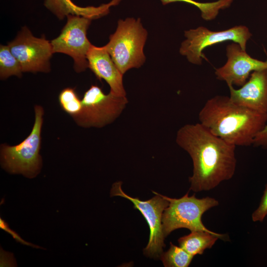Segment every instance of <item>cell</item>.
<instances>
[{"mask_svg":"<svg viewBox=\"0 0 267 267\" xmlns=\"http://www.w3.org/2000/svg\"><path fill=\"white\" fill-rule=\"evenodd\" d=\"M160 259L165 267H187L194 256L188 253L180 246L170 242V247L166 252L162 253Z\"/></svg>","mask_w":267,"mask_h":267,"instance_id":"18","label":"cell"},{"mask_svg":"<svg viewBox=\"0 0 267 267\" xmlns=\"http://www.w3.org/2000/svg\"><path fill=\"white\" fill-rule=\"evenodd\" d=\"M147 32L140 18H127L118 22L116 31L104 47L121 73L141 67L145 61L143 48Z\"/></svg>","mask_w":267,"mask_h":267,"instance_id":"4","label":"cell"},{"mask_svg":"<svg viewBox=\"0 0 267 267\" xmlns=\"http://www.w3.org/2000/svg\"><path fill=\"white\" fill-rule=\"evenodd\" d=\"M0 228L10 234L12 235L13 238L15 239L17 242H20L23 244L32 246L33 247H35L37 248H41V247L38 246L37 245H34L31 243L25 241L23 240L15 231L12 230L9 228L7 223L1 218H0Z\"/></svg>","mask_w":267,"mask_h":267,"instance_id":"21","label":"cell"},{"mask_svg":"<svg viewBox=\"0 0 267 267\" xmlns=\"http://www.w3.org/2000/svg\"><path fill=\"white\" fill-rule=\"evenodd\" d=\"M88 68L100 80L103 79L110 87V92L118 96H126L123 77L104 46L91 45L87 54Z\"/></svg>","mask_w":267,"mask_h":267,"instance_id":"13","label":"cell"},{"mask_svg":"<svg viewBox=\"0 0 267 267\" xmlns=\"http://www.w3.org/2000/svg\"><path fill=\"white\" fill-rule=\"evenodd\" d=\"M8 45L19 62L23 72L50 71V59L53 52L51 42L44 36L36 37L24 26Z\"/></svg>","mask_w":267,"mask_h":267,"instance_id":"10","label":"cell"},{"mask_svg":"<svg viewBox=\"0 0 267 267\" xmlns=\"http://www.w3.org/2000/svg\"><path fill=\"white\" fill-rule=\"evenodd\" d=\"M176 142L192 160L193 174L189 178L192 191L210 190L233 176L236 146L213 134L200 123L182 126L177 133Z\"/></svg>","mask_w":267,"mask_h":267,"instance_id":"1","label":"cell"},{"mask_svg":"<svg viewBox=\"0 0 267 267\" xmlns=\"http://www.w3.org/2000/svg\"><path fill=\"white\" fill-rule=\"evenodd\" d=\"M35 121L30 134L20 143L15 145L6 143L0 145V164L3 169L12 174H22L32 178L40 172L42 158L41 133L44 110L39 105L34 107Z\"/></svg>","mask_w":267,"mask_h":267,"instance_id":"3","label":"cell"},{"mask_svg":"<svg viewBox=\"0 0 267 267\" xmlns=\"http://www.w3.org/2000/svg\"><path fill=\"white\" fill-rule=\"evenodd\" d=\"M121 0H112L97 7H81L71 0H44V6L56 17L63 19L68 15H78L91 20L100 18L109 12L110 8L119 3Z\"/></svg>","mask_w":267,"mask_h":267,"instance_id":"14","label":"cell"},{"mask_svg":"<svg viewBox=\"0 0 267 267\" xmlns=\"http://www.w3.org/2000/svg\"><path fill=\"white\" fill-rule=\"evenodd\" d=\"M233 0H218L210 2H200L194 0H160L163 5L176 2L189 3L197 7L201 12L202 18L206 21L214 19L221 9L230 6Z\"/></svg>","mask_w":267,"mask_h":267,"instance_id":"16","label":"cell"},{"mask_svg":"<svg viewBox=\"0 0 267 267\" xmlns=\"http://www.w3.org/2000/svg\"><path fill=\"white\" fill-rule=\"evenodd\" d=\"M59 35L51 41L53 53H61L72 58L77 73L88 68V52L92 45L87 38V30L91 20L70 15Z\"/></svg>","mask_w":267,"mask_h":267,"instance_id":"8","label":"cell"},{"mask_svg":"<svg viewBox=\"0 0 267 267\" xmlns=\"http://www.w3.org/2000/svg\"><path fill=\"white\" fill-rule=\"evenodd\" d=\"M267 216V184L261 198L259 205L253 213L252 219L253 222H262Z\"/></svg>","mask_w":267,"mask_h":267,"instance_id":"20","label":"cell"},{"mask_svg":"<svg viewBox=\"0 0 267 267\" xmlns=\"http://www.w3.org/2000/svg\"><path fill=\"white\" fill-rule=\"evenodd\" d=\"M21 65L10 50L8 45L0 46V78L4 80L11 76L21 77Z\"/></svg>","mask_w":267,"mask_h":267,"instance_id":"17","label":"cell"},{"mask_svg":"<svg viewBox=\"0 0 267 267\" xmlns=\"http://www.w3.org/2000/svg\"><path fill=\"white\" fill-rule=\"evenodd\" d=\"M199 123L215 135L236 146L252 145L267 124V113L233 102L229 96L216 95L200 110Z\"/></svg>","mask_w":267,"mask_h":267,"instance_id":"2","label":"cell"},{"mask_svg":"<svg viewBox=\"0 0 267 267\" xmlns=\"http://www.w3.org/2000/svg\"><path fill=\"white\" fill-rule=\"evenodd\" d=\"M227 60L222 67L215 71L217 78L225 81L228 87L233 85L242 87L255 71L267 69V59L264 61L250 56L236 43L226 48Z\"/></svg>","mask_w":267,"mask_h":267,"instance_id":"11","label":"cell"},{"mask_svg":"<svg viewBox=\"0 0 267 267\" xmlns=\"http://www.w3.org/2000/svg\"><path fill=\"white\" fill-rule=\"evenodd\" d=\"M58 100L61 109L72 118L81 112L82 100L74 88L63 89L58 95Z\"/></svg>","mask_w":267,"mask_h":267,"instance_id":"19","label":"cell"},{"mask_svg":"<svg viewBox=\"0 0 267 267\" xmlns=\"http://www.w3.org/2000/svg\"><path fill=\"white\" fill-rule=\"evenodd\" d=\"M122 182H115L112 187L111 196H119L130 200L134 205V208L142 214L150 229L148 243L144 249V254L150 257H158L162 253L164 235L163 232L162 218L165 209L169 205V201L155 191L156 196L151 199L142 201L125 193L122 189Z\"/></svg>","mask_w":267,"mask_h":267,"instance_id":"9","label":"cell"},{"mask_svg":"<svg viewBox=\"0 0 267 267\" xmlns=\"http://www.w3.org/2000/svg\"><path fill=\"white\" fill-rule=\"evenodd\" d=\"M81 112L72 118L81 127L101 128L114 122L122 114L128 100L111 92L105 94L96 85H91L84 94Z\"/></svg>","mask_w":267,"mask_h":267,"instance_id":"6","label":"cell"},{"mask_svg":"<svg viewBox=\"0 0 267 267\" xmlns=\"http://www.w3.org/2000/svg\"><path fill=\"white\" fill-rule=\"evenodd\" d=\"M184 36L186 39L181 44L180 54L185 56L190 63L201 65L202 58H205L202 52L205 48L231 41L239 44L242 49L246 50L247 42L252 34L246 26L242 25L235 26L220 31H212L200 26L196 29L185 31Z\"/></svg>","mask_w":267,"mask_h":267,"instance_id":"7","label":"cell"},{"mask_svg":"<svg viewBox=\"0 0 267 267\" xmlns=\"http://www.w3.org/2000/svg\"><path fill=\"white\" fill-rule=\"evenodd\" d=\"M225 234L205 231H192L178 239L179 246L194 256L202 255L207 249L211 248L219 239L226 240Z\"/></svg>","mask_w":267,"mask_h":267,"instance_id":"15","label":"cell"},{"mask_svg":"<svg viewBox=\"0 0 267 267\" xmlns=\"http://www.w3.org/2000/svg\"><path fill=\"white\" fill-rule=\"evenodd\" d=\"M229 97L236 104L267 113V69L253 72L239 89L228 87Z\"/></svg>","mask_w":267,"mask_h":267,"instance_id":"12","label":"cell"},{"mask_svg":"<svg viewBox=\"0 0 267 267\" xmlns=\"http://www.w3.org/2000/svg\"><path fill=\"white\" fill-rule=\"evenodd\" d=\"M160 195L169 203L163 212L162 218L165 237L173 231L180 228H185L191 231L214 233L205 227L202 217L205 212L219 205L218 200L210 197L197 198L195 194L189 196L188 192L180 198H171Z\"/></svg>","mask_w":267,"mask_h":267,"instance_id":"5","label":"cell"},{"mask_svg":"<svg viewBox=\"0 0 267 267\" xmlns=\"http://www.w3.org/2000/svg\"><path fill=\"white\" fill-rule=\"evenodd\" d=\"M252 145L267 148V124L255 136Z\"/></svg>","mask_w":267,"mask_h":267,"instance_id":"22","label":"cell"}]
</instances>
